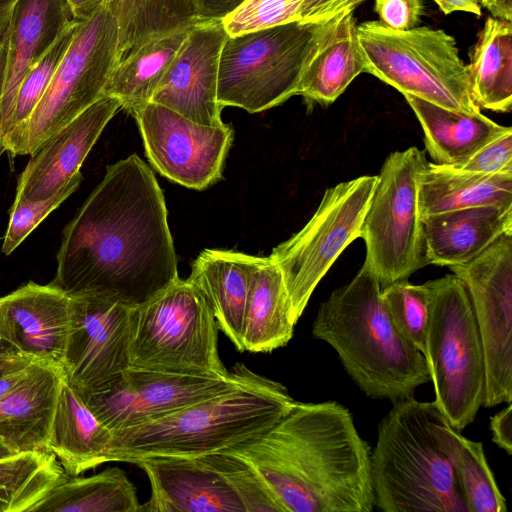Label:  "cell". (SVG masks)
<instances>
[{"label":"cell","mask_w":512,"mask_h":512,"mask_svg":"<svg viewBox=\"0 0 512 512\" xmlns=\"http://www.w3.org/2000/svg\"><path fill=\"white\" fill-rule=\"evenodd\" d=\"M431 430L453 468L468 512H507L506 499L487 463L482 442L464 437L441 411L434 417Z\"/></svg>","instance_id":"obj_32"},{"label":"cell","mask_w":512,"mask_h":512,"mask_svg":"<svg viewBox=\"0 0 512 512\" xmlns=\"http://www.w3.org/2000/svg\"><path fill=\"white\" fill-rule=\"evenodd\" d=\"M191 27L154 37L129 52L113 71L105 95L116 98L130 114L151 102Z\"/></svg>","instance_id":"obj_30"},{"label":"cell","mask_w":512,"mask_h":512,"mask_svg":"<svg viewBox=\"0 0 512 512\" xmlns=\"http://www.w3.org/2000/svg\"><path fill=\"white\" fill-rule=\"evenodd\" d=\"M306 0H245L222 20L229 36L301 20Z\"/></svg>","instance_id":"obj_39"},{"label":"cell","mask_w":512,"mask_h":512,"mask_svg":"<svg viewBox=\"0 0 512 512\" xmlns=\"http://www.w3.org/2000/svg\"><path fill=\"white\" fill-rule=\"evenodd\" d=\"M363 72L353 10L343 11L304 72L298 95L329 105Z\"/></svg>","instance_id":"obj_29"},{"label":"cell","mask_w":512,"mask_h":512,"mask_svg":"<svg viewBox=\"0 0 512 512\" xmlns=\"http://www.w3.org/2000/svg\"><path fill=\"white\" fill-rule=\"evenodd\" d=\"M69 320L70 296L51 283L0 298V337L34 362L63 370Z\"/></svg>","instance_id":"obj_18"},{"label":"cell","mask_w":512,"mask_h":512,"mask_svg":"<svg viewBox=\"0 0 512 512\" xmlns=\"http://www.w3.org/2000/svg\"><path fill=\"white\" fill-rule=\"evenodd\" d=\"M148 476L150 499L140 512H245L241 500L207 455L132 461Z\"/></svg>","instance_id":"obj_19"},{"label":"cell","mask_w":512,"mask_h":512,"mask_svg":"<svg viewBox=\"0 0 512 512\" xmlns=\"http://www.w3.org/2000/svg\"><path fill=\"white\" fill-rule=\"evenodd\" d=\"M112 433L85 405L64 378L53 415L47 448L66 474L78 476L107 462Z\"/></svg>","instance_id":"obj_25"},{"label":"cell","mask_w":512,"mask_h":512,"mask_svg":"<svg viewBox=\"0 0 512 512\" xmlns=\"http://www.w3.org/2000/svg\"><path fill=\"white\" fill-rule=\"evenodd\" d=\"M80 22L77 20L71 24L50 50L24 77L17 92L12 115L4 137L26 123L33 113L72 42Z\"/></svg>","instance_id":"obj_37"},{"label":"cell","mask_w":512,"mask_h":512,"mask_svg":"<svg viewBox=\"0 0 512 512\" xmlns=\"http://www.w3.org/2000/svg\"><path fill=\"white\" fill-rule=\"evenodd\" d=\"M381 289L374 272L363 263L348 284L320 305L312 334L333 347L367 396L394 403L414 396L430 376L424 355L393 323Z\"/></svg>","instance_id":"obj_3"},{"label":"cell","mask_w":512,"mask_h":512,"mask_svg":"<svg viewBox=\"0 0 512 512\" xmlns=\"http://www.w3.org/2000/svg\"><path fill=\"white\" fill-rule=\"evenodd\" d=\"M484 205L512 206V172L483 175L427 162L418 174L420 217Z\"/></svg>","instance_id":"obj_27"},{"label":"cell","mask_w":512,"mask_h":512,"mask_svg":"<svg viewBox=\"0 0 512 512\" xmlns=\"http://www.w3.org/2000/svg\"><path fill=\"white\" fill-rule=\"evenodd\" d=\"M207 457L228 481L245 512H286L260 474L241 457L226 452Z\"/></svg>","instance_id":"obj_38"},{"label":"cell","mask_w":512,"mask_h":512,"mask_svg":"<svg viewBox=\"0 0 512 512\" xmlns=\"http://www.w3.org/2000/svg\"><path fill=\"white\" fill-rule=\"evenodd\" d=\"M480 3L490 11L493 18L512 22V0H480Z\"/></svg>","instance_id":"obj_49"},{"label":"cell","mask_w":512,"mask_h":512,"mask_svg":"<svg viewBox=\"0 0 512 512\" xmlns=\"http://www.w3.org/2000/svg\"><path fill=\"white\" fill-rule=\"evenodd\" d=\"M294 326L282 274L270 257H261L246 301L242 351L271 352L285 346Z\"/></svg>","instance_id":"obj_28"},{"label":"cell","mask_w":512,"mask_h":512,"mask_svg":"<svg viewBox=\"0 0 512 512\" xmlns=\"http://www.w3.org/2000/svg\"><path fill=\"white\" fill-rule=\"evenodd\" d=\"M434 401L393 403L378 425L370 472L374 506L384 512H468L453 468L431 430Z\"/></svg>","instance_id":"obj_5"},{"label":"cell","mask_w":512,"mask_h":512,"mask_svg":"<svg viewBox=\"0 0 512 512\" xmlns=\"http://www.w3.org/2000/svg\"><path fill=\"white\" fill-rule=\"evenodd\" d=\"M68 477L50 452H24L0 459V512H30Z\"/></svg>","instance_id":"obj_35"},{"label":"cell","mask_w":512,"mask_h":512,"mask_svg":"<svg viewBox=\"0 0 512 512\" xmlns=\"http://www.w3.org/2000/svg\"><path fill=\"white\" fill-rule=\"evenodd\" d=\"M472 97L479 108L512 109V22L486 19L467 65Z\"/></svg>","instance_id":"obj_31"},{"label":"cell","mask_w":512,"mask_h":512,"mask_svg":"<svg viewBox=\"0 0 512 512\" xmlns=\"http://www.w3.org/2000/svg\"><path fill=\"white\" fill-rule=\"evenodd\" d=\"M427 162L423 150L410 147L389 154L377 175L360 238L381 288L427 265L418 208V174Z\"/></svg>","instance_id":"obj_11"},{"label":"cell","mask_w":512,"mask_h":512,"mask_svg":"<svg viewBox=\"0 0 512 512\" xmlns=\"http://www.w3.org/2000/svg\"><path fill=\"white\" fill-rule=\"evenodd\" d=\"M120 108L116 98L104 95L52 135L31 155L19 177L14 201L51 197L81 174L85 158Z\"/></svg>","instance_id":"obj_20"},{"label":"cell","mask_w":512,"mask_h":512,"mask_svg":"<svg viewBox=\"0 0 512 512\" xmlns=\"http://www.w3.org/2000/svg\"><path fill=\"white\" fill-rule=\"evenodd\" d=\"M17 1L18 0H0V45L6 38L12 12Z\"/></svg>","instance_id":"obj_50"},{"label":"cell","mask_w":512,"mask_h":512,"mask_svg":"<svg viewBox=\"0 0 512 512\" xmlns=\"http://www.w3.org/2000/svg\"><path fill=\"white\" fill-rule=\"evenodd\" d=\"M226 452L247 461L286 512H371V449L336 401L297 402L269 431Z\"/></svg>","instance_id":"obj_2"},{"label":"cell","mask_w":512,"mask_h":512,"mask_svg":"<svg viewBox=\"0 0 512 512\" xmlns=\"http://www.w3.org/2000/svg\"><path fill=\"white\" fill-rule=\"evenodd\" d=\"M250 371L237 364L228 376L215 377L129 367L106 386L77 393L112 433L159 419L233 388Z\"/></svg>","instance_id":"obj_14"},{"label":"cell","mask_w":512,"mask_h":512,"mask_svg":"<svg viewBox=\"0 0 512 512\" xmlns=\"http://www.w3.org/2000/svg\"><path fill=\"white\" fill-rule=\"evenodd\" d=\"M376 181L377 175H364L326 189L306 225L272 250L295 324L333 263L360 237Z\"/></svg>","instance_id":"obj_12"},{"label":"cell","mask_w":512,"mask_h":512,"mask_svg":"<svg viewBox=\"0 0 512 512\" xmlns=\"http://www.w3.org/2000/svg\"><path fill=\"white\" fill-rule=\"evenodd\" d=\"M81 181L82 174H79L51 197L40 200L14 201L10 210V220L4 236L2 252L6 255L11 254L53 210L78 189Z\"/></svg>","instance_id":"obj_40"},{"label":"cell","mask_w":512,"mask_h":512,"mask_svg":"<svg viewBox=\"0 0 512 512\" xmlns=\"http://www.w3.org/2000/svg\"><path fill=\"white\" fill-rule=\"evenodd\" d=\"M492 441L508 455L512 454V405L494 414L490 418Z\"/></svg>","instance_id":"obj_43"},{"label":"cell","mask_w":512,"mask_h":512,"mask_svg":"<svg viewBox=\"0 0 512 512\" xmlns=\"http://www.w3.org/2000/svg\"><path fill=\"white\" fill-rule=\"evenodd\" d=\"M427 265L465 264L512 232V206L484 205L421 217Z\"/></svg>","instance_id":"obj_23"},{"label":"cell","mask_w":512,"mask_h":512,"mask_svg":"<svg viewBox=\"0 0 512 512\" xmlns=\"http://www.w3.org/2000/svg\"><path fill=\"white\" fill-rule=\"evenodd\" d=\"M431 300L424 357L437 407L461 431L485 396V360L471 300L455 276L428 281Z\"/></svg>","instance_id":"obj_9"},{"label":"cell","mask_w":512,"mask_h":512,"mask_svg":"<svg viewBox=\"0 0 512 512\" xmlns=\"http://www.w3.org/2000/svg\"><path fill=\"white\" fill-rule=\"evenodd\" d=\"M342 13L228 36L219 62L220 106L258 113L298 95L304 72Z\"/></svg>","instance_id":"obj_6"},{"label":"cell","mask_w":512,"mask_h":512,"mask_svg":"<svg viewBox=\"0 0 512 512\" xmlns=\"http://www.w3.org/2000/svg\"><path fill=\"white\" fill-rule=\"evenodd\" d=\"M30 358L0 337V376L29 366Z\"/></svg>","instance_id":"obj_46"},{"label":"cell","mask_w":512,"mask_h":512,"mask_svg":"<svg viewBox=\"0 0 512 512\" xmlns=\"http://www.w3.org/2000/svg\"><path fill=\"white\" fill-rule=\"evenodd\" d=\"M27 367L0 376V399L9 393L13 387L22 379V377L25 375Z\"/></svg>","instance_id":"obj_51"},{"label":"cell","mask_w":512,"mask_h":512,"mask_svg":"<svg viewBox=\"0 0 512 512\" xmlns=\"http://www.w3.org/2000/svg\"><path fill=\"white\" fill-rule=\"evenodd\" d=\"M6 151V146L3 139L0 138V157Z\"/></svg>","instance_id":"obj_55"},{"label":"cell","mask_w":512,"mask_h":512,"mask_svg":"<svg viewBox=\"0 0 512 512\" xmlns=\"http://www.w3.org/2000/svg\"><path fill=\"white\" fill-rule=\"evenodd\" d=\"M16 453L12 451L9 447H7L1 440H0V459L6 458L12 455H15Z\"/></svg>","instance_id":"obj_53"},{"label":"cell","mask_w":512,"mask_h":512,"mask_svg":"<svg viewBox=\"0 0 512 512\" xmlns=\"http://www.w3.org/2000/svg\"><path fill=\"white\" fill-rule=\"evenodd\" d=\"M135 486L125 472L112 467L86 478L68 477L30 512H140Z\"/></svg>","instance_id":"obj_33"},{"label":"cell","mask_w":512,"mask_h":512,"mask_svg":"<svg viewBox=\"0 0 512 512\" xmlns=\"http://www.w3.org/2000/svg\"><path fill=\"white\" fill-rule=\"evenodd\" d=\"M357 39L365 72L403 95L454 111L481 112L456 40L444 30H394L380 21H367L357 25Z\"/></svg>","instance_id":"obj_7"},{"label":"cell","mask_w":512,"mask_h":512,"mask_svg":"<svg viewBox=\"0 0 512 512\" xmlns=\"http://www.w3.org/2000/svg\"><path fill=\"white\" fill-rule=\"evenodd\" d=\"M379 21L394 30H410L418 26L424 13L422 0H376Z\"/></svg>","instance_id":"obj_42"},{"label":"cell","mask_w":512,"mask_h":512,"mask_svg":"<svg viewBox=\"0 0 512 512\" xmlns=\"http://www.w3.org/2000/svg\"><path fill=\"white\" fill-rule=\"evenodd\" d=\"M245 0H198L199 19L221 20Z\"/></svg>","instance_id":"obj_45"},{"label":"cell","mask_w":512,"mask_h":512,"mask_svg":"<svg viewBox=\"0 0 512 512\" xmlns=\"http://www.w3.org/2000/svg\"><path fill=\"white\" fill-rule=\"evenodd\" d=\"M444 14L456 11L469 12L480 16L482 14L480 0H433Z\"/></svg>","instance_id":"obj_47"},{"label":"cell","mask_w":512,"mask_h":512,"mask_svg":"<svg viewBox=\"0 0 512 512\" xmlns=\"http://www.w3.org/2000/svg\"><path fill=\"white\" fill-rule=\"evenodd\" d=\"M381 297L400 333L423 355L431 300L429 282L412 284L407 279L381 289Z\"/></svg>","instance_id":"obj_36"},{"label":"cell","mask_w":512,"mask_h":512,"mask_svg":"<svg viewBox=\"0 0 512 512\" xmlns=\"http://www.w3.org/2000/svg\"><path fill=\"white\" fill-rule=\"evenodd\" d=\"M228 36L222 20L194 24L151 102L201 125H223L217 89L221 51Z\"/></svg>","instance_id":"obj_17"},{"label":"cell","mask_w":512,"mask_h":512,"mask_svg":"<svg viewBox=\"0 0 512 512\" xmlns=\"http://www.w3.org/2000/svg\"><path fill=\"white\" fill-rule=\"evenodd\" d=\"M345 0H306L301 10L302 21H320L343 12Z\"/></svg>","instance_id":"obj_44"},{"label":"cell","mask_w":512,"mask_h":512,"mask_svg":"<svg viewBox=\"0 0 512 512\" xmlns=\"http://www.w3.org/2000/svg\"><path fill=\"white\" fill-rule=\"evenodd\" d=\"M365 0H345V3L343 5V11H351L354 10V8L359 5L360 3L364 2Z\"/></svg>","instance_id":"obj_54"},{"label":"cell","mask_w":512,"mask_h":512,"mask_svg":"<svg viewBox=\"0 0 512 512\" xmlns=\"http://www.w3.org/2000/svg\"><path fill=\"white\" fill-rule=\"evenodd\" d=\"M261 257L205 249L187 278L207 299L218 328L242 351L241 332L253 273Z\"/></svg>","instance_id":"obj_24"},{"label":"cell","mask_w":512,"mask_h":512,"mask_svg":"<svg viewBox=\"0 0 512 512\" xmlns=\"http://www.w3.org/2000/svg\"><path fill=\"white\" fill-rule=\"evenodd\" d=\"M218 329L203 293L179 278L131 309L130 367L228 376L218 352Z\"/></svg>","instance_id":"obj_8"},{"label":"cell","mask_w":512,"mask_h":512,"mask_svg":"<svg viewBox=\"0 0 512 512\" xmlns=\"http://www.w3.org/2000/svg\"><path fill=\"white\" fill-rule=\"evenodd\" d=\"M107 5L118 24L122 58L154 37L200 21L198 0H109Z\"/></svg>","instance_id":"obj_34"},{"label":"cell","mask_w":512,"mask_h":512,"mask_svg":"<svg viewBox=\"0 0 512 512\" xmlns=\"http://www.w3.org/2000/svg\"><path fill=\"white\" fill-rule=\"evenodd\" d=\"M75 19L83 21L91 17L109 0H67Z\"/></svg>","instance_id":"obj_48"},{"label":"cell","mask_w":512,"mask_h":512,"mask_svg":"<svg viewBox=\"0 0 512 512\" xmlns=\"http://www.w3.org/2000/svg\"><path fill=\"white\" fill-rule=\"evenodd\" d=\"M179 279L163 192L136 154L107 166L66 225L51 284L138 307Z\"/></svg>","instance_id":"obj_1"},{"label":"cell","mask_w":512,"mask_h":512,"mask_svg":"<svg viewBox=\"0 0 512 512\" xmlns=\"http://www.w3.org/2000/svg\"><path fill=\"white\" fill-rule=\"evenodd\" d=\"M450 167L483 175L512 172V129L483 146L465 162Z\"/></svg>","instance_id":"obj_41"},{"label":"cell","mask_w":512,"mask_h":512,"mask_svg":"<svg viewBox=\"0 0 512 512\" xmlns=\"http://www.w3.org/2000/svg\"><path fill=\"white\" fill-rule=\"evenodd\" d=\"M6 58H7V41L6 38L0 45V105L3 93L5 72H6Z\"/></svg>","instance_id":"obj_52"},{"label":"cell","mask_w":512,"mask_h":512,"mask_svg":"<svg viewBox=\"0 0 512 512\" xmlns=\"http://www.w3.org/2000/svg\"><path fill=\"white\" fill-rule=\"evenodd\" d=\"M147 158L169 180L203 190L222 177L234 131L226 124L207 126L149 102L132 114Z\"/></svg>","instance_id":"obj_15"},{"label":"cell","mask_w":512,"mask_h":512,"mask_svg":"<svg viewBox=\"0 0 512 512\" xmlns=\"http://www.w3.org/2000/svg\"><path fill=\"white\" fill-rule=\"evenodd\" d=\"M131 309L98 296L70 297L63 372L76 392L100 389L130 367Z\"/></svg>","instance_id":"obj_16"},{"label":"cell","mask_w":512,"mask_h":512,"mask_svg":"<svg viewBox=\"0 0 512 512\" xmlns=\"http://www.w3.org/2000/svg\"><path fill=\"white\" fill-rule=\"evenodd\" d=\"M424 132L425 146L436 164L456 166L512 128L481 112L447 109L413 95H404Z\"/></svg>","instance_id":"obj_26"},{"label":"cell","mask_w":512,"mask_h":512,"mask_svg":"<svg viewBox=\"0 0 512 512\" xmlns=\"http://www.w3.org/2000/svg\"><path fill=\"white\" fill-rule=\"evenodd\" d=\"M297 403L280 383L250 371L237 386L159 419L112 432L106 460L199 457L274 427Z\"/></svg>","instance_id":"obj_4"},{"label":"cell","mask_w":512,"mask_h":512,"mask_svg":"<svg viewBox=\"0 0 512 512\" xmlns=\"http://www.w3.org/2000/svg\"><path fill=\"white\" fill-rule=\"evenodd\" d=\"M64 378L62 369L32 362L0 399V440L16 454L49 452L48 438Z\"/></svg>","instance_id":"obj_22"},{"label":"cell","mask_w":512,"mask_h":512,"mask_svg":"<svg viewBox=\"0 0 512 512\" xmlns=\"http://www.w3.org/2000/svg\"><path fill=\"white\" fill-rule=\"evenodd\" d=\"M119 29L108 5L80 22L43 97L29 119L3 138L6 150L32 155L52 135L105 95L121 61Z\"/></svg>","instance_id":"obj_10"},{"label":"cell","mask_w":512,"mask_h":512,"mask_svg":"<svg viewBox=\"0 0 512 512\" xmlns=\"http://www.w3.org/2000/svg\"><path fill=\"white\" fill-rule=\"evenodd\" d=\"M75 19L67 0H18L6 35L7 58L0 105V138L12 115L20 84Z\"/></svg>","instance_id":"obj_21"},{"label":"cell","mask_w":512,"mask_h":512,"mask_svg":"<svg viewBox=\"0 0 512 512\" xmlns=\"http://www.w3.org/2000/svg\"><path fill=\"white\" fill-rule=\"evenodd\" d=\"M471 300L485 360L483 406L512 401V232L473 260L448 267Z\"/></svg>","instance_id":"obj_13"}]
</instances>
